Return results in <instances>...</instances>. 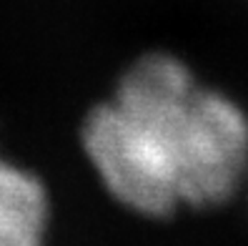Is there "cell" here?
Segmentation results:
<instances>
[{
	"label": "cell",
	"mask_w": 248,
	"mask_h": 246,
	"mask_svg": "<svg viewBox=\"0 0 248 246\" xmlns=\"http://www.w3.org/2000/svg\"><path fill=\"white\" fill-rule=\"evenodd\" d=\"M80 148L106 191L136 213L218 209L248 179V113L178 55L148 50L88 108Z\"/></svg>",
	"instance_id": "cell-1"
},
{
	"label": "cell",
	"mask_w": 248,
	"mask_h": 246,
	"mask_svg": "<svg viewBox=\"0 0 248 246\" xmlns=\"http://www.w3.org/2000/svg\"><path fill=\"white\" fill-rule=\"evenodd\" d=\"M48 221L46 183L0 153V246H46Z\"/></svg>",
	"instance_id": "cell-2"
}]
</instances>
